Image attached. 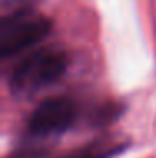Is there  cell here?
<instances>
[{"label": "cell", "instance_id": "obj_1", "mask_svg": "<svg viewBox=\"0 0 156 158\" xmlns=\"http://www.w3.org/2000/svg\"><path fill=\"white\" fill-rule=\"evenodd\" d=\"M69 67V57L55 47H42L29 52L12 67L10 91L17 96H34L61 81Z\"/></svg>", "mask_w": 156, "mask_h": 158}, {"label": "cell", "instance_id": "obj_2", "mask_svg": "<svg viewBox=\"0 0 156 158\" xmlns=\"http://www.w3.org/2000/svg\"><path fill=\"white\" fill-rule=\"evenodd\" d=\"M52 31L49 17L34 12L30 7L5 12L0 27V54L3 59L30 51Z\"/></svg>", "mask_w": 156, "mask_h": 158}, {"label": "cell", "instance_id": "obj_3", "mask_svg": "<svg viewBox=\"0 0 156 158\" xmlns=\"http://www.w3.org/2000/svg\"><path fill=\"white\" fill-rule=\"evenodd\" d=\"M79 116V104L69 96H50L29 114L27 133L34 140H47L66 133Z\"/></svg>", "mask_w": 156, "mask_h": 158}, {"label": "cell", "instance_id": "obj_4", "mask_svg": "<svg viewBox=\"0 0 156 158\" xmlns=\"http://www.w3.org/2000/svg\"><path fill=\"white\" fill-rule=\"evenodd\" d=\"M126 148L122 141L113 140V138H98V140L87 143L84 146L64 153L59 158H113Z\"/></svg>", "mask_w": 156, "mask_h": 158}, {"label": "cell", "instance_id": "obj_5", "mask_svg": "<svg viewBox=\"0 0 156 158\" xmlns=\"http://www.w3.org/2000/svg\"><path fill=\"white\" fill-rule=\"evenodd\" d=\"M35 2V0H3L5 5H12V10L14 9H22V7H30V3Z\"/></svg>", "mask_w": 156, "mask_h": 158}]
</instances>
